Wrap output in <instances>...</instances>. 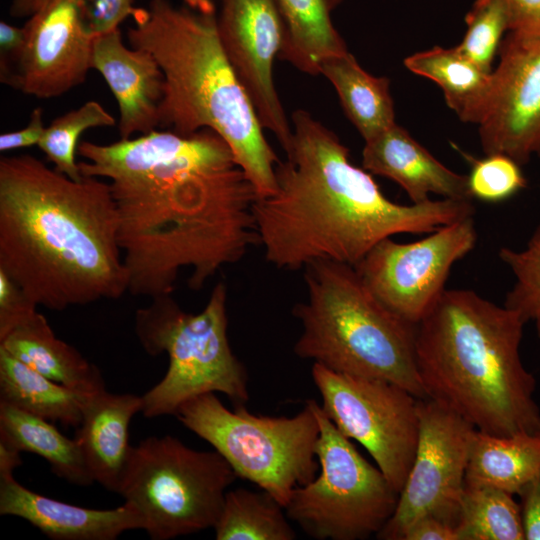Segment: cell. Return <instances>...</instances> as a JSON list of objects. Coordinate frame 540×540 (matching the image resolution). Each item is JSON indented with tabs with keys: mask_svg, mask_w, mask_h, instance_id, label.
<instances>
[{
	"mask_svg": "<svg viewBox=\"0 0 540 540\" xmlns=\"http://www.w3.org/2000/svg\"><path fill=\"white\" fill-rule=\"evenodd\" d=\"M540 476V432L496 436L475 430L465 484L519 495Z\"/></svg>",
	"mask_w": 540,
	"mask_h": 540,
	"instance_id": "22",
	"label": "cell"
},
{
	"mask_svg": "<svg viewBox=\"0 0 540 540\" xmlns=\"http://www.w3.org/2000/svg\"><path fill=\"white\" fill-rule=\"evenodd\" d=\"M320 432L319 474L296 488L285 507L291 521L325 540H360L377 535L390 519L399 493L371 465L312 399Z\"/></svg>",
	"mask_w": 540,
	"mask_h": 540,
	"instance_id": "10",
	"label": "cell"
},
{
	"mask_svg": "<svg viewBox=\"0 0 540 540\" xmlns=\"http://www.w3.org/2000/svg\"><path fill=\"white\" fill-rule=\"evenodd\" d=\"M236 478L216 450L151 436L131 446L117 494L140 513L151 539L169 540L213 528Z\"/></svg>",
	"mask_w": 540,
	"mask_h": 540,
	"instance_id": "9",
	"label": "cell"
},
{
	"mask_svg": "<svg viewBox=\"0 0 540 540\" xmlns=\"http://www.w3.org/2000/svg\"><path fill=\"white\" fill-rule=\"evenodd\" d=\"M498 256L514 277L504 305L532 323L540 338V223L523 248L502 246Z\"/></svg>",
	"mask_w": 540,
	"mask_h": 540,
	"instance_id": "31",
	"label": "cell"
},
{
	"mask_svg": "<svg viewBox=\"0 0 540 540\" xmlns=\"http://www.w3.org/2000/svg\"><path fill=\"white\" fill-rule=\"evenodd\" d=\"M115 118L96 101H88L77 109L55 118L38 144L54 164V168L73 180H81L76 153L80 136L90 128L112 127Z\"/></svg>",
	"mask_w": 540,
	"mask_h": 540,
	"instance_id": "30",
	"label": "cell"
},
{
	"mask_svg": "<svg viewBox=\"0 0 540 540\" xmlns=\"http://www.w3.org/2000/svg\"><path fill=\"white\" fill-rule=\"evenodd\" d=\"M142 408V396L115 394L106 388L85 400L74 438L93 481L109 491H118L131 449L128 428Z\"/></svg>",
	"mask_w": 540,
	"mask_h": 540,
	"instance_id": "20",
	"label": "cell"
},
{
	"mask_svg": "<svg viewBox=\"0 0 540 540\" xmlns=\"http://www.w3.org/2000/svg\"><path fill=\"white\" fill-rule=\"evenodd\" d=\"M87 0H47L25 23L19 52L0 62L1 83L41 99L82 84L92 69Z\"/></svg>",
	"mask_w": 540,
	"mask_h": 540,
	"instance_id": "14",
	"label": "cell"
},
{
	"mask_svg": "<svg viewBox=\"0 0 540 540\" xmlns=\"http://www.w3.org/2000/svg\"><path fill=\"white\" fill-rule=\"evenodd\" d=\"M362 168L397 183L412 203L430 195L472 200L468 176L449 169L397 123L365 141Z\"/></svg>",
	"mask_w": 540,
	"mask_h": 540,
	"instance_id": "19",
	"label": "cell"
},
{
	"mask_svg": "<svg viewBox=\"0 0 540 540\" xmlns=\"http://www.w3.org/2000/svg\"><path fill=\"white\" fill-rule=\"evenodd\" d=\"M118 227L109 182L73 180L29 154L0 159V271L37 306L128 292Z\"/></svg>",
	"mask_w": 540,
	"mask_h": 540,
	"instance_id": "3",
	"label": "cell"
},
{
	"mask_svg": "<svg viewBox=\"0 0 540 540\" xmlns=\"http://www.w3.org/2000/svg\"><path fill=\"white\" fill-rule=\"evenodd\" d=\"M45 129L42 109L40 107L35 108L30 114L28 124L24 128L1 134L0 151L6 152L38 145Z\"/></svg>",
	"mask_w": 540,
	"mask_h": 540,
	"instance_id": "36",
	"label": "cell"
},
{
	"mask_svg": "<svg viewBox=\"0 0 540 540\" xmlns=\"http://www.w3.org/2000/svg\"><path fill=\"white\" fill-rule=\"evenodd\" d=\"M89 395L53 381L0 347V402L77 428Z\"/></svg>",
	"mask_w": 540,
	"mask_h": 540,
	"instance_id": "26",
	"label": "cell"
},
{
	"mask_svg": "<svg viewBox=\"0 0 540 540\" xmlns=\"http://www.w3.org/2000/svg\"><path fill=\"white\" fill-rule=\"evenodd\" d=\"M525 324L473 290L446 289L416 328L426 397L488 434L539 433L536 380L520 354Z\"/></svg>",
	"mask_w": 540,
	"mask_h": 540,
	"instance_id": "4",
	"label": "cell"
},
{
	"mask_svg": "<svg viewBox=\"0 0 540 540\" xmlns=\"http://www.w3.org/2000/svg\"><path fill=\"white\" fill-rule=\"evenodd\" d=\"M466 31L456 45L466 57L487 72L509 32V13L504 0H475L466 17Z\"/></svg>",
	"mask_w": 540,
	"mask_h": 540,
	"instance_id": "32",
	"label": "cell"
},
{
	"mask_svg": "<svg viewBox=\"0 0 540 540\" xmlns=\"http://www.w3.org/2000/svg\"><path fill=\"white\" fill-rule=\"evenodd\" d=\"M412 73L435 82L446 104L465 123L479 124L489 106L493 76L458 48L435 46L404 59Z\"/></svg>",
	"mask_w": 540,
	"mask_h": 540,
	"instance_id": "23",
	"label": "cell"
},
{
	"mask_svg": "<svg viewBox=\"0 0 540 540\" xmlns=\"http://www.w3.org/2000/svg\"><path fill=\"white\" fill-rule=\"evenodd\" d=\"M285 508L268 492L228 490L213 527L217 540H293Z\"/></svg>",
	"mask_w": 540,
	"mask_h": 540,
	"instance_id": "28",
	"label": "cell"
},
{
	"mask_svg": "<svg viewBox=\"0 0 540 540\" xmlns=\"http://www.w3.org/2000/svg\"><path fill=\"white\" fill-rule=\"evenodd\" d=\"M109 183L134 296L171 295L185 268L191 270L189 287L199 289L259 243L257 192L228 143L211 129L141 136Z\"/></svg>",
	"mask_w": 540,
	"mask_h": 540,
	"instance_id": "1",
	"label": "cell"
},
{
	"mask_svg": "<svg viewBox=\"0 0 540 540\" xmlns=\"http://www.w3.org/2000/svg\"><path fill=\"white\" fill-rule=\"evenodd\" d=\"M127 31L164 75L160 127L180 135L208 128L230 146L258 198L272 194L279 158L224 50L214 0H150Z\"/></svg>",
	"mask_w": 540,
	"mask_h": 540,
	"instance_id": "5",
	"label": "cell"
},
{
	"mask_svg": "<svg viewBox=\"0 0 540 540\" xmlns=\"http://www.w3.org/2000/svg\"><path fill=\"white\" fill-rule=\"evenodd\" d=\"M20 451L0 442V472H14L22 464Z\"/></svg>",
	"mask_w": 540,
	"mask_h": 540,
	"instance_id": "41",
	"label": "cell"
},
{
	"mask_svg": "<svg viewBox=\"0 0 540 540\" xmlns=\"http://www.w3.org/2000/svg\"><path fill=\"white\" fill-rule=\"evenodd\" d=\"M137 10L134 0H87L86 17L94 36L119 28Z\"/></svg>",
	"mask_w": 540,
	"mask_h": 540,
	"instance_id": "35",
	"label": "cell"
},
{
	"mask_svg": "<svg viewBox=\"0 0 540 540\" xmlns=\"http://www.w3.org/2000/svg\"><path fill=\"white\" fill-rule=\"evenodd\" d=\"M174 416L208 442L237 477L256 484L284 508L296 488L316 477L320 427L312 399L294 416H267L245 405L229 410L215 393H205L184 402Z\"/></svg>",
	"mask_w": 540,
	"mask_h": 540,
	"instance_id": "8",
	"label": "cell"
},
{
	"mask_svg": "<svg viewBox=\"0 0 540 540\" xmlns=\"http://www.w3.org/2000/svg\"><path fill=\"white\" fill-rule=\"evenodd\" d=\"M492 71L493 86L479 126L485 155H507L520 165L540 157V31H509Z\"/></svg>",
	"mask_w": 540,
	"mask_h": 540,
	"instance_id": "16",
	"label": "cell"
},
{
	"mask_svg": "<svg viewBox=\"0 0 540 540\" xmlns=\"http://www.w3.org/2000/svg\"><path fill=\"white\" fill-rule=\"evenodd\" d=\"M509 13V31H540V0H504Z\"/></svg>",
	"mask_w": 540,
	"mask_h": 540,
	"instance_id": "39",
	"label": "cell"
},
{
	"mask_svg": "<svg viewBox=\"0 0 540 540\" xmlns=\"http://www.w3.org/2000/svg\"><path fill=\"white\" fill-rule=\"evenodd\" d=\"M513 496L465 484L456 522L458 540H525L520 503Z\"/></svg>",
	"mask_w": 540,
	"mask_h": 540,
	"instance_id": "29",
	"label": "cell"
},
{
	"mask_svg": "<svg viewBox=\"0 0 540 540\" xmlns=\"http://www.w3.org/2000/svg\"><path fill=\"white\" fill-rule=\"evenodd\" d=\"M306 299L293 309L302 332L294 353L329 370L394 383L427 398L416 362V328L386 307L354 266L319 260L304 268Z\"/></svg>",
	"mask_w": 540,
	"mask_h": 540,
	"instance_id": "6",
	"label": "cell"
},
{
	"mask_svg": "<svg viewBox=\"0 0 540 540\" xmlns=\"http://www.w3.org/2000/svg\"><path fill=\"white\" fill-rule=\"evenodd\" d=\"M226 302V286L219 282L197 314L182 310L171 295L152 298L136 311L143 349L169 358L164 377L142 395L145 417L175 415L184 402L205 393H223L234 406L248 402V374L229 343Z\"/></svg>",
	"mask_w": 540,
	"mask_h": 540,
	"instance_id": "7",
	"label": "cell"
},
{
	"mask_svg": "<svg viewBox=\"0 0 540 540\" xmlns=\"http://www.w3.org/2000/svg\"><path fill=\"white\" fill-rule=\"evenodd\" d=\"M0 442L44 458L59 478L79 486L94 483L77 440L49 420L0 402Z\"/></svg>",
	"mask_w": 540,
	"mask_h": 540,
	"instance_id": "27",
	"label": "cell"
},
{
	"mask_svg": "<svg viewBox=\"0 0 540 540\" xmlns=\"http://www.w3.org/2000/svg\"><path fill=\"white\" fill-rule=\"evenodd\" d=\"M400 540H458L456 527L444 520L426 516L412 523Z\"/></svg>",
	"mask_w": 540,
	"mask_h": 540,
	"instance_id": "37",
	"label": "cell"
},
{
	"mask_svg": "<svg viewBox=\"0 0 540 540\" xmlns=\"http://www.w3.org/2000/svg\"><path fill=\"white\" fill-rule=\"evenodd\" d=\"M311 375L325 414L369 452L399 493L416 453L419 398L394 383L337 373L317 363Z\"/></svg>",
	"mask_w": 540,
	"mask_h": 540,
	"instance_id": "11",
	"label": "cell"
},
{
	"mask_svg": "<svg viewBox=\"0 0 540 540\" xmlns=\"http://www.w3.org/2000/svg\"><path fill=\"white\" fill-rule=\"evenodd\" d=\"M25 40L24 27H17L7 22H0V62L14 57Z\"/></svg>",
	"mask_w": 540,
	"mask_h": 540,
	"instance_id": "40",
	"label": "cell"
},
{
	"mask_svg": "<svg viewBox=\"0 0 540 540\" xmlns=\"http://www.w3.org/2000/svg\"><path fill=\"white\" fill-rule=\"evenodd\" d=\"M0 515L22 518L53 540H114L144 528L143 518L124 502L114 509H90L36 493L0 472Z\"/></svg>",
	"mask_w": 540,
	"mask_h": 540,
	"instance_id": "18",
	"label": "cell"
},
{
	"mask_svg": "<svg viewBox=\"0 0 540 540\" xmlns=\"http://www.w3.org/2000/svg\"><path fill=\"white\" fill-rule=\"evenodd\" d=\"M0 347L44 376L81 393L105 388L99 368L59 339L37 310L0 338Z\"/></svg>",
	"mask_w": 540,
	"mask_h": 540,
	"instance_id": "21",
	"label": "cell"
},
{
	"mask_svg": "<svg viewBox=\"0 0 540 540\" xmlns=\"http://www.w3.org/2000/svg\"><path fill=\"white\" fill-rule=\"evenodd\" d=\"M415 457L394 513L376 535L400 540L415 521L433 516L456 527L476 428L429 398L418 399Z\"/></svg>",
	"mask_w": 540,
	"mask_h": 540,
	"instance_id": "13",
	"label": "cell"
},
{
	"mask_svg": "<svg viewBox=\"0 0 540 540\" xmlns=\"http://www.w3.org/2000/svg\"><path fill=\"white\" fill-rule=\"evenodd\" d=\"M291 119L292 141L276 166L275 190L253 207L258 242L275 267L304 269L319 260L355 266L386 238L428 234L474 215L472 200L391 201L371 173L353 165L332 130L305 110Z\"/></svg>",
	"mask_w": 540,
	"mask_h": 540,
	"instance_id": "2",
	"label": "cell"
},
{
	"mask_svg": "<svg viewBox=\"0 0 540 540\" xmlns=\"http://www.w3.org/2000/svg\"><path fill=\"white\" fill-rule=\"evenodd\" d=\"M217 28L261 126L287 151L292 141V125L272 72L285 36V24L276 0H219Z\"/></svg>",
	"mask_w": 540,
	"mask_h": 540,
	"instance_id": "15",
	"label": "cell"
},
{
	"mask_svg": "<svg viewBox=\"0 0 540 540\" xmlns=\"http://www.w3.org/2000/svg\"><path fill=\"white\" fill-rule=\"evenodd\" d=\"M23 291L0 271V338L37 310Z\"/></svg>",
	"mask_w": 540,
	"mask_h": 540,
	"instance_id": "34",
	"label": "cell"
},
{
	"mask_svg": "<svg viewBox=\"0 0 540 540\" xmlns=\"http://www.w3.org/2000/svg\"><path fill=\"white\" fill-rule=\"evenodd\" d=\"M320 74L335 88L346 116L364 141L396 123L389 79L365 71L349 51L326 59Z\"/></svg>",
	"mask_w": 540,
	"mask_h": 540,
	"instance_id": "25",
	"label": "cell"
},
{
	"mask_svg": "<svg viewBox=\"0 0 540 540\" xmlns=\"http://www.w3.org/2000/svg\"><path fill=\"white\" fill-rule=\"evenodd\" d=\"M477 238L473 216H468L413 242L386 238L354 267L386 307L417 325L446 290L452 267L475 248Z\"/></svg>",
	"mask_w": 540,
	"mask_h": 540,
	"instance_id": "12",
	"label": "cell"
},
{
	"mask_svg": "<svg viewBox=\"0 0 540 540\" xmlns=\"http://www.w3.org/2000/svg\"><path fill=\"white\" fill-rule=\"evenodd\" d=\"M343 0H276L285 24L279 58L310 75L328 58L348 52L332 21Z\"/></svg>",
	"mask_w": 540,
	"mask_h": 540,
	"instance_id": "24",
	"label": "cell"
},
{
	"mask_svg": "<svg viewBox=\"0 0 540 540\" xmlns=\"http://www.w3.org/2000/svg\"><path fill=\"white\" fill-rule=\"evenodd\" d=\"M47 0H13L9 9L13 17H30L37 12Z\"/></svg>",
	"mask_w": 540,
	"mask_h": 540,
	"instance_id": "42",
	"label": "cell"
},
{
	"mask_svg": "<svg viewBox=\"0 0 540 540\" xmlns=\"http://www.w3.org/2000/svg\"><path fill=\"white\" fill-rule=\"evenodd\" d=\"M521 165L511 157L487 154L474 160L468 176L470 195L484 202H501L527 186Z\"/></svg>",
	"mask_w": 540,
	"mask_h": 540,
	"instance_id": "33",
	"label": "cell"
},
{
	"mask_svg": "<svg viewBox=\"0 0 540 540\" xmlns=\"http://www.w3.org/2000/svg\"><path fill=\"white\" fill-rule=\"evenodd\" d=\"M519 496L525 540H540V476L527 485Z\"/></svg>",
	"mask_w": 540,
	"mask_h": 540,
	"instance_id": "38",
	"label": "cell"
},
{
	"mask_svg": "<svg viewBox=\"0 0 540 540\" xmlns=\"http://www.w3.org/2000/svg\"><path fill=\"white\" fill-rule=\"evenodd\" d=\"M92 69L102 75L118 104L121 139L160 127L164 75L152 54L127 47L117 28L94 37Z\"/></svg>",
	"mask_w": 540,
	"mask_h": 540,
	"instance_id": "17",
	"label": "cell"
}]
</instances>
